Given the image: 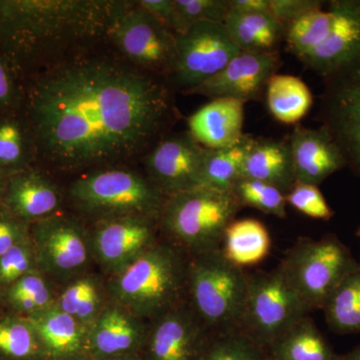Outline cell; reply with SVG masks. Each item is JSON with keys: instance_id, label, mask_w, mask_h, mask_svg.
<instances>
[{"instance_id": "7", "label": "cell", "mask_w": 360, "mask_h": 360, "mask_svg": "<svg viewBox=\"0 0 360 360\" xmlns=\"http://www.w3.org/2000/svg\"><path fill=\"white\" fill-rule=\"evenodd\" d=\"M278 265L311 312L323 309L338 284L359 264L349 248L329 233L321 239H298Z\"/></svg>"}, {"instance_id": "33", "label": "cell", "mask_w": 360, "mask_h": 360, "mask_svg": "<svg viewBox=\"0 0 360 360\" xmlns=\"http://www.w3.org/2000/svg\"><path fill=\"white\" fill-rule=\"evenodd\" d=\"M326 4L286 26V49L295 58L323 44L333 32L336 20L335 0L328 1V8L324 9Z\"/></svg>"}, {"instance_id": "23", "label": "cell", "mask_w": 360, "mask_h": 360, "mask_svg": "<svg viewBox=\"0 0 360 360\" xmlns=\"http://www.w3.org/2000/svg\"><path fill=\"white\" fill-rule=\"evenodd\" d=\"M26 319L37 329L47 360L85 354L89 328L58 305Z\"/></svg>"}, {"instance_id": "8", "label": "cell", "mask_w": 360, "mask_h": 360, "mask_svg": "<svg viewBox=\"0 0 360 360\" xmlns=\"http://www.w3.org/2000/svg\"><path fill=\"white\" fill-rule=\"evenodd\" d=\"M309 312L278 265L270 271L248 274V296L238 331L265 350Z\"/></svg>"}, {"instance_id": "22", "label": "cell", "mask_w": 360, "mask_h": 360, "mask_svg": "<svg viewBox=\"0 0 360 360\" xmlns=\"http://www.w3.org/2000/svg\"><path fill=\"white\" fill-rule=\"evenodd\" d=\"M241 177L257 179L288 194L296 180L288 139H255L246 153Z\"/></svg>"}, {"instance_id": "27", "label": "cell", "mask_w": 360, "mask_h": 360, "mask_svg": "<svg viewBox=\"0 0 360 360\" xmlns=\"http://www.w3.org/2000/svg\"><path fill=\"white\" fill-rule=\"evenodd\" d=\"M108 302L106 284L96 274L85 272L66 283L56 296V304L89 328Z\"/></svg>"}, {"instance_id": "25", "label": "cell", "mask_w": 360, "mask_h": 360, "mask_svg": "<svg viewBox=\"0 0 360 360\" xmlns=\"http://www.w3.org/2000/svg\"><path fill=\"white\" fill-rule=\"evenodd\" d=\"M265 352L272 360H338V354L309 315L272 341Z\"/></svg>"}, {"instance_id": "29", "label": "cell", "mask_w": 360, "mask_h": 360, "mask_svg": "<svg viewBox=\"0 0 360 360\" xmlns=\"http://www.w3.org/2000/svg\"><path fill=\"white\" fill-rule=\"evenodd\" d=\"M51 279L37 270L0 290L4 309L11 314L30 317L56 304Z\"/></svg>"}, {"instance_id": "5", "label": "cell", "mask_w": 360, "mask_h": 360, "mask_svg": "<svg viewBox=\"0 0 360 360\" xmlns=\"http://www.w3.org/2000/svg\"><path fill=\"white\" fill-rule=\"evenodd\" d=\"M248 290V274L221 248L188 257L186 302L212 335L239 330Z\"/></svg>"}, {"instance_id": "17", "label": "cell", "mask_w": 360, "mask_h": 360, "mask_svg": "<svg viewBox=\"0 0 360 360\" xmlns=\"http://www.w3.org/2000/svg\"><path fill=\"white\" fill-rule=\"evenodd\" d=\"M148 329V321L110 300L89 328L85 354L94 360L141 354Z\"/></svg>"}, {"instance_id": "50", "label": "cell", "mask_w": 360, "mask_h": 360, "mask_svg": "<svg viewBox=\"0 0 360 360\" xmlns=\"http://www.w3.org/2000/svg\"><path fill=\"white\" fill-rule=\"evenodd\" d=\"M356 236H357V238H360V226H359V229H357Z\"/></svg>"}, {"instance_id": "36", "label": "cell", "mask_w": 360, "mask_h": 360, "mask_svg": "<svg viewBox=\"0 0 360 360\" xmlns=\"http://www.w3.org/2000/svg\"><path fill=\"white\" fill-rule=\"evenodd\" d=\"M264 349L240 331L212 335L198 360H262Z\"/></svg>"}, {"instance_id": "37", "label": "cell", "mask_w": 360, "mask_h": 360, "mask_svg": "<svg viewBox=\"0 0 360 360\" xmlns=\"http://www.w3.org/2000/svg\"><path fill=\"white\" fill-rule=\"evenodd\" d=\"M37 270V255L30 236L0 257V290Z\"/></svg>"}, {"instance_id": "30", "label": "cell", "mask_w": 360, "mask_h": 360, "mask_svg": "<svg viewBox=\"0 0 360 360\" xmlns=\"http://www.w3.org/2000/svg\"><path fill=\"white\" fill-rule=\"evenodd\" d=\"M253 137L245 134L240 141L226 148H205L201 169L200 186L231 191L241 177L246 153L253 142Z\"/></svg>"}, {"instance_id": "20", "label": "cell", "mask_w": 360, "mask_h": 360, "mask_svg": "<svg viewBox=\"0 0 360 360\" xmlns=\"http://www.w3.org/2000/svg\"><path fill=\"white\" fill-rule=\"evenodd\" d=\"M63 194L41 172L32 168L8 175L4 206L14 217L28 224L59 213Z\"/></svg>"}, {"instance_id": "4", "label": "cell", "mask_w": 360, "mask_h": 360, "mask_svg": "<svg viewBox=\"0 0 360 360\" xmlns=\"http://www.w3.org/2000/svg\"><path fill=\"white\" fill-rule=\"evenodd\" d=\"M243 208L232 191L198 186L165 198L160 229L187 257L221 248L224 233Z\"/></svg>"}, {"instance_id": "34", "label": "cell", "mask_w": 360, "mask_h": 360, "mask_svg": "<svg viewBox=\"0 0 360 360\" xmlns=\"http://www.w3.org/2000/svg\"><path fill=\"white\" fill-rule=\"evenodd\" d=\"M35 158L32 134L25 120L15 115L0 117V172L7 175L30 167Z\"/></svg>"}, {"instance_id": "6", "label": "cell", "mask_w": 360, "mask_h": 360, "mask_svg": "<svg viewBox=\"0 0 360 360\" xmlns=\"http://www.w3.org/2000/svg\"><path fill=\"white\" fill-rule=\"evenodd\" d=\"M68 198L77 212L96 221L146 217L160 222L165 200L146 175L118 165L82 174L68 186Z\"/></svg>"}, {"instance_id": "43", "label": "cell", "mask_w": 360, "mask_h": 360, "mask_svg": "<svg viewBox=\"0 0 360 360\" xmlns=\"http://www.w3.org/2000/svg\"><path fill=\"white\" fill-rule=\"evenodd\" d=\"M136 2L175 35L181 34V25L174 0H139Z\"/></svg>"}, {"instance_id": "46", "label": "cell", "mask_w": 360, "mask_h": 360, "mask_svg": "<svg viewBox=\"0 0 360 360\" xmlns=\"http://www.w3.org/2000/svg\"><path fill=\"white\" fill-rule=\"evenodd\" d=\"M338 360H360V347H355L347 354L338 355Z\"/></svg>"}, {"instance_id": "38", "label": "cell", "mask_w": 360, "mask_h": 360, "mask_svg": "<svg viewBox=\"0 0 360 360\" xmlns=\"http://www.w3.org/2000/svg\"><path fill=\"white\" fill-rule=\"evenodd\" d=\"M182 33L200 22L224 23L229 13V0H174Z\"/></svg>"}, {"instance_id": "51", "label": "cell", "mask_w": 360, "mask_h": 360, "mask_svg": "<svg viewBox=\"0 0 360 360\" xmlns=\"http://www.w3.org/2000/svg\"><path fill=\"white\" fill-rule=\"evenodd\" d=\"M2 309H4V307H2L1 297H0V310H1Z\"/></svg>"}, {"instance_id": "45", "label": "cell", "mask_w": 360, "mask_h": 360, "mask_svg": "<svg viewBox=\"0 0 360 360\" xmlns=\"http://www.w3.org/2000/svg\"><path fill=\"white\" fill-rule=\"evenodd\" d=\"M7 179L8 175L0 172V208L4 205V195H6Z\"/></svg>"}, {"instance_id": "39", "label": "cell", "mask_w": 360, "mask_h": 360, "mask_svg": "<svg viewBox=\"0 0 360 360\" xmlns=\"http://www.w3.org/2000/svg\"><path fill=\"white\" fill-rule=\"evenodd\" d=\"M285 200L288 205L311 219L329 221L335 217V212L319 186L296 182L290 193L285 194Z\"/></svg>"}, {"instance_id": "3", "label": "cell", "mask_w": 360, "mask_h": 360, "mask_svg": "<svg viewBox=\"0 0 360 360\" xmlns=\"http://www.w3.org/2000/svg\"><path fill=\"white\" fill-rule=\"evenodd\" d=\"M188 257L158 241L106 283L110 302L151 321L186 300Z\"/></svg>"}, {"instance_id": "12", "label": "cell", "mask_w": 360, "mask_h": 360, "mask_svg": "<svg viewBox=\"0 0 360 360\" xmlns=\"http://www.w3.org/2000/svg\"><path fill=\"white\" fill-rule=\"evenodd\" d=\"M175 37L176 60L167 82L184 94L214 77L240 52L224 23H196Z\"/></svg>"}, {"instance_id": "14", "label": "cell", "mask_w": 360, "mask_h": 360, "mask_svg": "<svg viewBox=\"0 0 360 360\" xmlns=\"http://www.w3.org/2000/svg\"><path fill=\"white\" fill-rule=\"evenodd\" d=\"M158 220L146 217L99 220L89 232L92 257L113 276L158 243Z\"/></svg>"}, {"instance_id": "40", "label": "cell", "mask_w": 360, "mask_h": 360, "mask_svg": "<svg viewBox=\"0 0 360 360\" xmlns=\"http://www.w3.org/2000/svg\"><path fill=\"white\" fill-rule=\"evenodd\" d=\"M30 236V224L14 217L6 206L0 208V257Z\"/></svg>"}, {"instance_id": "47", "label": "cell", "mask_w": 360, "mask_h": 360, "mask_svg": "<svg viewBox=\"0 0 360 360\" xmlns=\"http://www.w3.org/2000/svg\"><path fill=\"white\" fill-rule=\"evenodd\" d=\"M106 360H144L141 354H127L117 355V356L111 357Z\"/></svg>"}, {"instance_id": "42", "label": "cell", "mask_w": 360, "mask_h": 360, "mask_svg": "<svg viewBox=\"0 0 360 360\" xmlns=\"http://www.w3.org/2000/svg\"><path fill=\"white\" fill-rule=\"evenodd\" d=\"M13 72L8 59L0 51V112L8 113L20 101V91Z\"/></svg>"}, {"instance_id": "1", "label": "cell", "mask_w": 360, "mask_h": 360, "mask_svg": "<svg viewBox=\"0 0 360 360\" xmlns=\"http://www.w3.org/2000/svg\"><path fill=\"white\" fill-rule=\"evenodd\" d=\"M170 89L103 47L40 71L26 97L35 158L59 172L142 158L177 116Z\"/></svg>"}, {"instance_id": "24", "label": "cell", "mask_w": 360, "mask_h": 360, "mask_svg": "<svg viewBox=\"0 0 360 360\" xmlns=\"http://www.w3.org/2000/svg\"><path fill=\"white\" fill-rule=\"evenodd\" d=\"M224 25L232 41L243 52L277 51V45L285 34V27L271 13H267L229 11Z\"/></svg>"}, {"instance_id": "41", "label": "cell", "mask_w": 360, "mask_h": 360, "mask_svg": "<svg viewBox=\"0 0 360 360\" xmlns=\"http://www.w3.org/2000/svg\"><path fill=\"white\" fill-rule=\"evenodd\" d=\"M324 4L319 0H270V13L286 27Z\"/></svg>"}, {"instance_id": "44", "label": "cell", "mask_w": 360, "mask_h": 360, "mask_svg": "<svg viewBox=\"0 0 360 360\" xmlns=\"http://www.w3.org/2000/svg\"><path fill=\"white\" fill-rule=\"evenodd\" d=\"M229 11L270 13V0H229Z\"/></svg>"}, {"instance_id": "26", "label": "cell", "mask_w": 360, "mask_h": 360, "mask_svg": "<svg viewBox=\"0 0 360 360\" xmlns=\"http://www.w3.org/2000/svg\"><path fill=\"white\" fill-rule=\"evenodd\" d=\"M271 238L266 226L255 219H234L227 227L221 250L238 266H253L269 255Z\"/></svg>"}, {"instance_id": "28", "label": "cell", "mask_w": 360, "mask_h": 360, "mask_svg": "<svg viewBox=\"0 0 360 360\" xmlns=\"http://www.w3.org/2000/svg\"><path fill=\"white\" fill-rule=\"evenodd\" d=\"M265 94L269 112L283 124H297L314 104V96L309 86L293 75H272Z\"/></svg>"}, {"instance_id": "19", "label": "cell", "mask_w": 360, "mask_h": 360, "mask_svg": "<svg viewBox=\"0 0 360 360\" xmlns=\"http://www.w3.org/2000/svg\"><path fill=\"white\" fill-rule=\"evenodd\" d=\"M288 142L297 184L319 186L330 175L347 167L340 148L323 127L309 129L296 124Z\"/></svg>"}, {"instance_id": "2", "label": "cell", "mask_w": 360, "mask_h": 360, "mask_svg": "<svg viewBox=\"0 0 360 360\" xmlns=\"http://www.w3.org/2000/svg\"><path fill=\"white\" fill-rule=\"evenodd\" d=\"M127 0H0V51L40 71L108 44Z\"/></svg>"}, {"instance_id": "32", "label": "cell", "mask_w": 360, "mask_h": 360, "mask_svg": "<svg viewBox=\"0 0 360 360\" xmlns=\"http://www.w3.org/2000/svg\"><path fill=\"white\" fill-rule=\"evenodd\" d=\"M0 360H47L30 319L8 311L0 314Z\"/></svg>"}, {"instance_id": "11", "label": "cell", "mask_w": 360, "mask_h": 360, "mask_svg": "<svg viewBox=\"0 0 360 360\" xmlns=\"http://www.w3.org/2000/svg\"><path fill=\"white\" fill-rule=\"evenodd\" d=\"M323 79L321 127L338 144L347 167L360 179V56Z\"/></svg>"}, {"instance_id": "13", "label": "cell", "mask_w": 360, "mask_h": 360, "mask_svg": "<svg viewBox=\"0 0 360 360\" xmlns=\"http://www.w3.org/2000/svg\"><path fill=\"white\" fill-rule=\"evenodd\" d=\"M205 148L189 131L162 137L142 156L146 176L167 198L200 186Z\"/></svg>"}, {"instance_id": "16", "label": "cell", "mask_w": 360, "mask_h": 360, "mask_svg": "<svg viewBox=\"0 0 360 360\" xmlns=\"http://www.w3.org/2000/svg\"><path fill=\"white\" fill-rule=\"evenodd\" d=\"M281 66L278 51L253 53L240 51L224 70L186 94L214 98L259 101L267 82Z\"/></svg>"}, {"instance_id": "10", "label": "cell", "mask_w": 360, "mask_h": 360, "mask_svg": "<svg viewBox=\"0 0 360 360\" xmlns=\"http://www.w3.org/2000/svg\"><path fill=\"white\" fill-rule=\"evenodd\" d=\"M37 266L49 279L68 283L86 272L92 257L89 232L61 213L30 224Z\"/></svg>"}, {"instance_id": "48", "label": "cell", "mask_w": 360, "mask_h": 360, "mask_svg": "<svg viewBox=\"0 0 360 360\" xmlns=\"http://www.w3.org/2000/svg\"><path fill=\"white\" fill-rule=\"evenodd\" d=\"M56 360H94L89 357L86 354H79L70 355V356L63 357V359Z\"/></svg>"}, {"instance_id": "15", "label": "cell", "mask_w": 360, "mask_h": 360, "mask_svg": "<svg viewBox=\"0 0 360 360\" xmlns=\"http://www.w3.org/2000/svg\"><path fill=\"white\" fill-rule=\"evenodd\" d=\"M212 333L186 300L149 321L144 360H198Z\"/></svg>"}, {"instance_id": "18", "label": "cell", "mask_w": 360, "mask_h": 360, "mask_svg": "<svg viewBox=\"0 0 360 360\" xmlns=\"http://www.w3.org/2000/svg\"><path fill=\"white\" fill-rule=\"evenodd\" d=\"M336 20L328 39L298 58L322 78L360 56V0H335Z\"/></svg>"}, {"instance_id": "35", "label": "cell", "mask_w": 360, "mask_h": 360, "mask_svg": "<svg viewBox=\"0 0 360 360\" xmlns=\"http://www.w3.org/2000/svg\"><path fill=\"white\" fill-rule=\"evenodd\" d=\"M231 191L243 207L248 206L278 219H285V194L276 186L260 180L240 177Z\"/></svg>"}, {"instance_id": "52", "label": "cell", "mask_w": 360, "mask_h": 360, "mask_svg": "<svg viewBox=\"0 0 360 360\" xmlns=\"http://www.w3.org/2000/svg\"></svg>"}, {"instance_id": "31", "label": "cell", "mask_w": 360, "mask_h": 360, "mask_svg": "<svg viewBox=\"0 0 360 360\" xmlns=\"http://www.w3.org/2000/svg\"><path fill=\"white\" fill-rule=\"evenodd\" d=\"M322 310L333 333H360V264L338 284Z\"/></svg>"}, {"instance_id": "9", "label": "cell", "mask_w": 360, "mask_h": 360, "mask_svg": "<svg viewBox=\"0 0 360 360\" xmlns=\"http://www.w3.org/2000/svg\"><path fill=\"white\" fill-rule=\"evenodd\" d=\"M108 44L137 70L167 80L176 60V37L136 1H129L111 28Z\"/></svg>"}, {"instance_id": "49", "label": "cell", "mask_w": 360, "mask_h": 360, "mask_svg": "<svg viewBox=\"0 0 360 360\" xmlns=\"http://www.w3.org/2000/svg\"><path fill=\"white\" fill-rule=\"evenodd\" d=\"M262 360H272V359H270V357L269 356V355L265 354V355H264V359H262Z\"/></svg>"}, {"instance_id": "21", "label": "cell", "mask_w": 360, "mask_h": 360, "mask_svg": "<svg viewBox=\"0 0 360 360\" xmlns=\"http://www.w3.org/2000/svg\"><path fill=\"white\" fill-rule=\"evenodd\" d=\"M245 101L234 98L210 99L188 118V131L205 148L233 146L241 141Z\"/></svg>"}]
</instances>
